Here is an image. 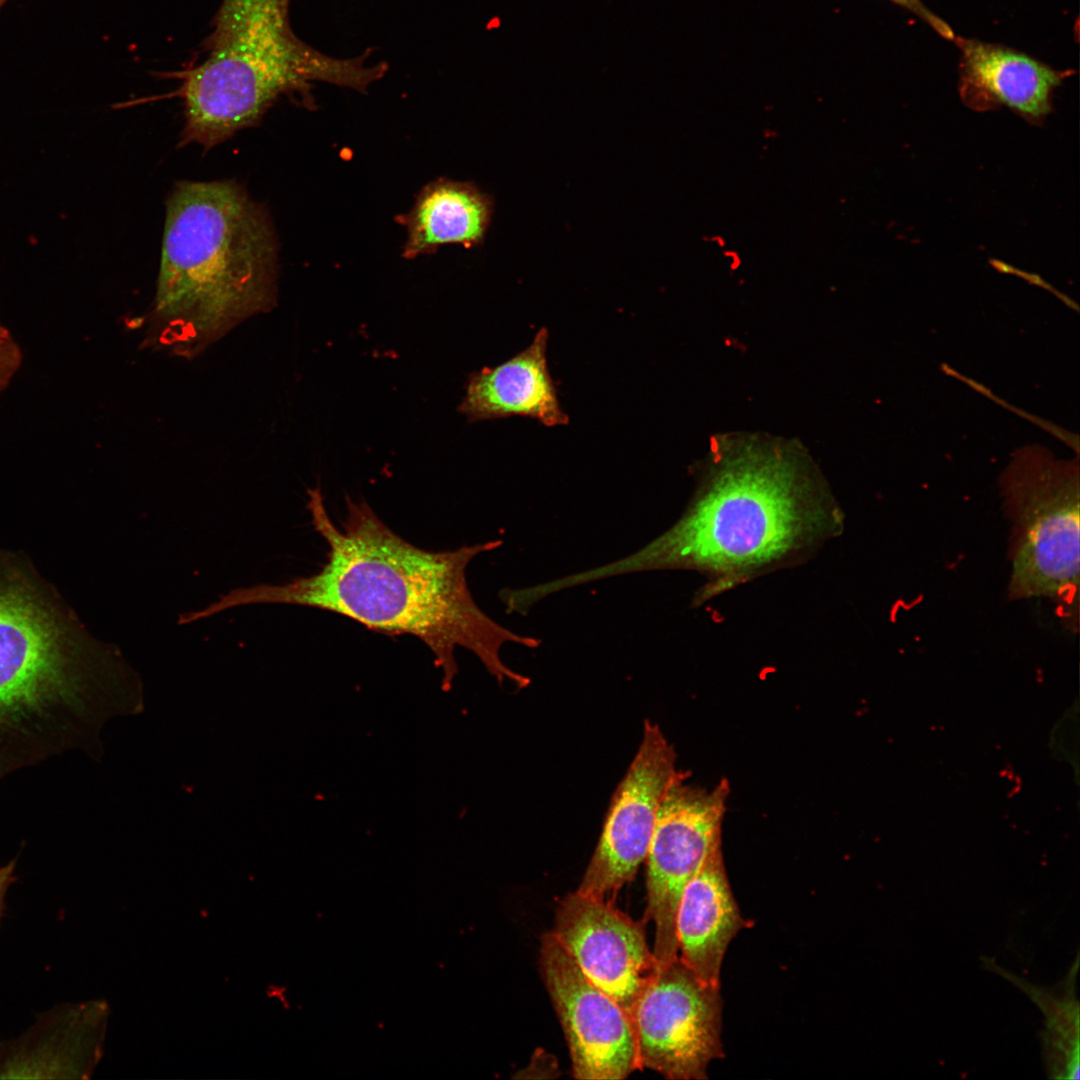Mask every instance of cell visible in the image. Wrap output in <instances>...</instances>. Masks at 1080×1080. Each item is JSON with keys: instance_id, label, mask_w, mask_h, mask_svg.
Listing matches in <instances>:
<instances>
[{"instance_id": "11", "label": "cell", "mask_w": 1080, "mask_h": 1080, "mask_svg": "<svg viewBox=\"0 0 1080 1080\" xmlns=\"http://www.w3.org/2000/svg\"><path fill=\"white\" fill-rule=\"evenodd\" d=\"M552 933L584 975L631 1022L639 997L658 970L643 922L608 900L575 891L559 903Z\"/></svg>"}, {"instance_id": "15", "label": "cell", "mask_w": 1080, "mask_h": 1080, "mask_svg": "<svg viewBox=\"0 0 1080 1080\" xmlns=\"http://www.w3.org/2000/svg\"><path fill=\"white\" fill-rule=\"evenodd\" d=\"M746 926L720 847L709 855L683 890L676 915L680 958L703 982L720 987L727 948Z\"/></svg>"}, {"instance_id": "18", "label": "cell", "mask_w": 1080, "mask_h": 1080, "mask_svg": "<svg viewBox=\"0 0 1080 1080\" xmlns=\"http://www.w3.org/2000/svg\"><path fill=\"white\" fill-rule=\"evenodd\" d=\"M21 363V353L12 341L0 343V391L10 382Z\"/></svg>"}, {"instance_id": "19", "label": "cell", "mask_w": 1080, "mask_h": 1080, "mask_svg": "<svg viewBox=\"0 0 1080 1080\" xmlns=\"http://www.w3.org/2000/svg\"><path fill=\"white\" fill-rule=\"evenodd\" d=\"M17 861L11 860L6 865L0 867V922L5 910V898L9 887L15 882V868Z\"/></svg>"}, {"instance_id": "20", "label": "cell", "mask_w": 1080, "mask_h": 1080, "mask_svg": "<svg viewBox=\"0 0 1080 1080\" xmlns=\"http://www.w3.org/2000/svg\"><path fill=\"white\" fill-rule=\"evenodd\" d=\"M1032 996L1049 1021H1053L1063 1008L1059 1002L1043 992H1034Z\"/></svg>"}, {"instance_id": "3", "label": "cell", "mask_w": 1080, "mask_h": 1080, "mask_svg": "<svg viewBox=\"0 0 1080 1080\" xmlns=\"http://www.w3.org/2000/svg\"><path fill=\"white\" fill-rule=\"evenodd\" d=\"M278 241L265 206L232 179L178 182L166 217L148 342L193 359L273 310Z\"/></svg>"}, {"instance_id": "5", "label": "cell", "mask_w": 1080, "mask_h": 1080, "mask_svg": "<svg viewBox=\"0 0 1080 1080\" xmlns=\"http://www.w3.org/2000/svg\"><path fill=\"white\" fill-rule=\"evenodd\" d=\"M290 0H224L207 39V58L184 74L181 145L210 149L255 126L281 97L304 101L314 83L359 92L387 65L339 58L307 45L289 22Z\"/></svg>"}, {"instance_id": "13", "label": "cell", "mask_w": 1080, "mask_h": 1080, "mask_svg": "<svg viewBox=\"0 0 1080 1080\" xmlns=\"http://www.w3.org/2000/svg\"><path fill=\"white\" fill-rule=\"evenodd\" d=\"M104 1008L69 1004L39 1017L21 1037L0 1041V1078H82L98 1057Z\"/></svg>"}, {"instance_id": "10", "label": "cell", "mask_w": 1080, "mask_h": 1080, "mask_svg": "<svg viewBox=\"0 0 1080 1080\" xmlns=\"http://www.w3.org/2000/svg\"><path fill=\"white\" fill-rule=\"evenodd\" d=\"M540 966L568 1043L574 1077L618 1080L639 1069L629 1018L584 975L552 932L542 937Z\"/></svg>"}, {"instance_id": "21", "label": "cell", "mask_w": 1080, "mask_h": 1080, "mask_svg": "<svg viewBox=\"0 0 1080 1080\" xmlns=\"http://www.w3.org/2000/svg\"><path fill=\"white\" fill-rule=\"evenodd\" d=\"M10 339H11V337L9 335V331L5 327L0 325V343L6 342V341H8Z\"/></svg>"}, {"instance_id": "12", "label": "cell", "mask_w": 1080, "mask_h": 1080, "mask_svg": "<svg viewBox=\"0 0 1080 1080\" xmlns=\"http://www.w3.org/2000/svg\"><path fill=\"white\" fill-rule=\"evenodd\" d=\"M960 52V95L969 107L1006 106L1028 120L1050 111L1054 90L1065 73L1015 49L955 37Z\"/></svg>"}, {"instance_id": "14", "label": "cell", "mask_w": 1080, "mask_h": 1080, "mask_svg": "<svg viewBox=\"0 0 1080 1080\" xmlns=\"http://www.w3.org/2000/svg\"><path fill=\"white\" fill-rule=\"evenodd\" d=\"M549 333L541 328L531 344L502 364L472 373L459 412L470 422L523 416L547 427L566 425L546 349Z\"/></svg>"}, {"instance_id": "1", "label": "cell", "mask_w": 1080, "mask_h": 1080, "mask_svg": "<svg viewBox=\"0 0 1080 1080\" xmlns=\"http://www.w3.org/2000/svg\"><path fill=\"white\" fill-rule=\"evenodd\" d=\"M307 508L328 550L318 572L280 584L238 588L209 605L217 614L237 606L272 603L317 608L350 618L390 636L423 642L449 691L458 666L456 647L472 652L501 684L518 688L530 679L505 665L504 644L537 648L541 639L518 634L488 616L475 602L466 571L479 554L502 546L491 540L454 550L429 551L391 530L362 499L346 497L341 526L330 518L319 487L308 490Z\"/></svg>"}, {"instance_id": "9", "label": "cell", "mask_w": 1080, "mask_h": 1080, "mask_svg": "<svg viewBox=\"0 0 1080 1080\" xmlns=\"http://www.w3.org/2000/svg\"><path fill=\"white\" fill-rule=\"evenodd\" d=\"M660 727L645 720L637 754L611 799L578 893L605 899L633 880L647 856L662 799L680 771Z\"/></svg>"}, {"instance_id": "4", "label": "cell", "mask_w": 1080, "mask_h": 1080, "mask_svg": "<svg viewBox=\"0 0 1080 1080\" xmlns=\"http://www.w3.org/2000/svg\"><path fill=\"white\" fill-rule=\"evenodd\" d=\"M107 657L32 566L0 550V779L74 744Z\"/></svg>"}, {"instance_id": "6", "label": "cell", "mask_w": 1080, "mask_h": 1080, "mask_svg": "<svg viewBox=\"0 0 1080 1080\" xmlns=\"http://www.w3.org/2000/svg\"><path fill=\"white\" fill-rule=\"evenodd\" d=\"M1003 497L1012 523L1009 598L1045 597L1071 612L1079 586L1077 467L1040 458L1015 462Z\"/></svg>"}, {"instance_id": "8", "label": "cell", "mask_w": 1080, "mask_h": 1080, "mask_svg": "<svg viewBox=\"0 0 1080 1080\" xmlns=\"http://www.w3.org/2000/svg\"><path fill=\"white\" fill-rule=\"evenodd\" d=\"M639 1069L672 1080H703L722 1058L720 987L703 982L680 957L659 968L631 1018Z\"/></svg>"}, {"instance_id": "22", "label": "cell", "mask_w": 1080, "mask_h": 1080, "mask_svg": "<svg viewBox=\"0 0 1080 1080\" xmlns=\"http://www.w3.org/2000/svg\"><path fill=\"white\" fill-rule=\"evenodd\" d=\"M6 1H7V0H0V7H1V6H2V5H3V4H4L5 2H6Z\"/></svg>"}, {"instance_id": "7", "label": "cell", "mask_w": 1080, "mask_h": 1080, "mask_svg": "<svg viewBox=\"0 0 1080 1080\" xmlns=\"http://www.w3.org/2000/svg\"><path fill=\"white\" fill-rule=\"evenodd\" d=\"M680 771L660 804L646 856L645 920L655 927L653 954L658 968L678 955L676 915L683 890L709 855L721 847L722 822L730 784L713 789L686 784Z\"/></svg>"}, {"instance_id": "2", "label": "cell", "mask_w": 1080, "mask_h": 1080, "mask_svg": "<svg viewBox=\"0 0 1080 1080\" xmlns=\"http://www.w3.org/2000/svg\"><path fill=\"white\" fill-rule=\"evenodd\" d=\"M844 529V513L809 466L777 450L718 460L680 518L639 550L563 576L565 588L659 570L702 574L699 605L816 552Z\"/></svg>"}, {"instance_id": "17", "label": "cell", "mask_w": 1080, "mask_h": 1080, "mask_svg": "<svg viewBox=\"0 0 1080 1080\" xmlns=\"http://www.w3.org/2000/svg\"><path fill=\"white\" fill-rule=\"evenodd\" d=\"M904 7L926 22L939 35L947 40H954L956 35L953 30L939 17L933 14L920 0H890Z\"/></svg>"}, {"instance_id": "16", "label": "cell", "mask_w": 1080, "mask_h": 1080, "mask_svg": "<svg viewBox=\"0 0 1080 1080\" xmlns=\"http://www.w3.org/2000/svg\"><path fill=\"white\" fill-rule=\"evenodd\" d=\"M493 210V198L472 182L438 178L426 184L399 217L406 229L402 256L413 259L452 244L481 245Z\"/></svg>"}]
</instances>
